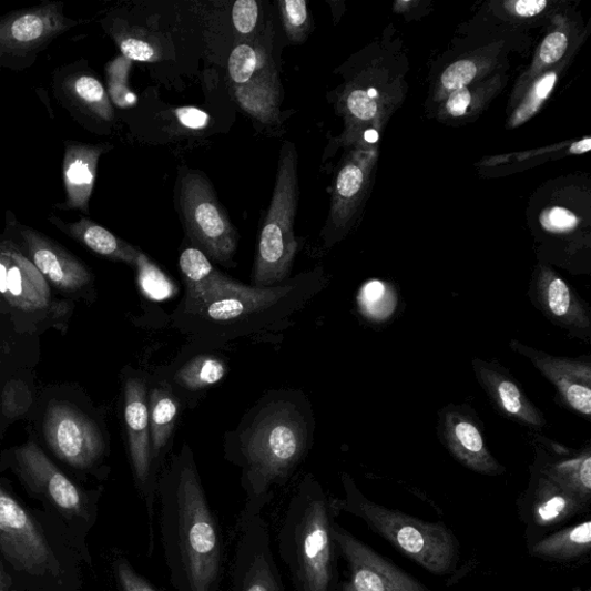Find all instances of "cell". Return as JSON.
I'll use <instances>...</instances> for the list:
<instances>
[{
	"instance_id": "1",
	"label": "cell",
	"mask_w": 591,
	"mask_h": 591,
	"mask_svg": "<svg viewBox=\"0 0 591 591\" xmlns=\"http://www.w3.org/2000/svg\"><path fill=\"white\" fill-rule=\"evenodd\" d=\"M160 532L169 581L175 591H217L222 539L191 450L161 478Z\"/></svg>"
},
{
	"instance_id": "2",
	"label": "cell",
	"mask_w": 591,
	"mask_h": 591,
	"mask_svg": "<svg viewBox=\"0 0 591 591\" xmlns=\"http://www.w3.org/2000/svg\"><path fill=\"white\" fill-rule=\"evenodd\" d=\"M335 509L320 485L307 476L289 501L278 531V552L297 591H337L333 539Z\"/></svg>"
},
{
	"instance_id": "3",
	"label": "cell",
	"mask_w": 591,
	"mask_h": 591,
	"mask_svg": "<svg viewBox=\"0 0 591 591\" xmlns=\"http://www.w3.org/2000/svg\"><path fill=\"white\" fill-rule=\"evenodd\" d=\"M306 445V421L296 407L277 403L262 410L242 446L246 502L241 519L263 514L272 488L283 483L297 467Z\"/></svg>"
},
{
	"instance_id": "4",
	"label": "cell",
	"mask_w": 591,
	"mask_h": 591,
	"mask_svg": "<svg viewBox=\"0 0 591 591\" xmlns=\"http://www.w3.org/2000/svg\"><path fill=\"white\" fill-rule=\"evenodd\" d=\"M317 289L313 274H303L276 287H248L236 296L212 302L196 313L175 315L174 318L176 326L196 342H231L292 316Z\"/></svg>"
},
{
	"instance_id": "5",
	"label": "cell",
	"mask_w": 591,
	"mask_h": 591,
	"mask_svg": "<svg viewBox=\"0 0 591 591\" xmlns=\"http://www.w3.org/2000/svg\"><path fill=\"white\" fill-rule=\"evenodd\" d=\"M345 485L347 499L334 501L335 510H345L360 518L380 538L431 574L444 575L456 569L459 543L445 524L386 509L364 498L349 480H345Z\"/></svg>"
},
{
	"instance_id": "6",
	"label": "cell",
	"mask_w": 591,
	"mask_h": 591,
	"mask_svg": "<svg viewBox=\"0 0 591 591\" xmlns=\"http://www.w3.org/2000/svg\"><path fill=\"white\" fill-rule=\"evenodd\" d=\"M298 203L297 153L293 144L281 150L275 188L261 233L253 285L271 288L285 284L298 243L294 223Z\"/></svg>"
},
{
	"instance_id": "7",
	"label": "cell",
	"mask_w": 591,
	"mask_h": 591,
	"mask_svg": "<svg viewBox=\"0 0 591 591\" xmlns=\"http://www.w3.org/2000/svg\"><path fill=\"white\" fill-rule=\"evenodd\" d=\"M181 207L193 243L215 262L231 263L238 245L237 232L204 174L193 172L183 179Z\"/></svg>"
},
{
	"instance_id": "8",
	"label": "cell",
	"mask_w": 591,
	"mask_h": 591,
	"mask_svg": "<svg viewBox=\"0 0 591 591\" xmlns=\"http://www.w3.org/2000/svg\"><path fill=\"white\" fill-rule=\"evenodd\" d=\"M228 70L243 110L264 124H274L279 114L283 86L271 54L259 44L242 43L233 50Z\"/></svg>"
},
{
	"instance_id": "9",
	"label": "cell",
	"mask_w": 591,
	"mask_h": 591,
	"mask_svg": "<svg viewBox=\"0 0 591 591\" xmlns=\"http://www.w3.org/2000/svg\"><path fill=\"white\" fill-rule=\"evenodd\" d=\"M0 552L19 572H58L59 562L34 519L4 489L0 488Z\"/></svg>"
},
{
	"instance_id": "10",
	"label": "cell",
	"mask_w": 591,
	"mask_h": 591,
	"mask_svg": "<svg viewBox=\"0 0 591 591\" xmlns=\"http://www.w3.org/2000/svg\"><path fill=\"white\" fill-rule=\"evenodd\" d=\"M333 539L349 571L337 591H430L336 522Z\"/></svg>"
},
{
	"instance_id": "11",
	"label": "cell",
	"mask_w": 591,
	"mask_h": 591,
	"mask_svg": "<svg viewBox=\"0 0 591 591\" xmlns=\"http://www.w3.org/2000/svg\"><path fill=\"white\" fill-rule=\"evenodd\" d=\"M43 428L52 452L74 468L88 469L104 454L103 437L94 421L71 406L52 404Z\"/></svg>"
},
{
	"instance_id": "12",
	"label": "cell",
	"mask_w": 591,
	"mask_h": 591,
	"mask_svg": "<svg viewBox=\"0 0 591 591\" xmlns=\"http://www.w3.org/2000/svg\"><path fill=\"white\" fill-rule=\"evenodd\" d=\"M233 591H285L263 514L241 519L233 564Z\"/></svg>"
},
{
	"instance_id": "13",
	"label": "cell",
	"mask_w": 591,
	"mask_h": 591,
	"mask_svg": "<svg viewBox=\"0 0 591 591\" xmlns=\"http://www.w3.org/2000/svg\"><path fill=\"white\" fill-rule=\"evenodd\" d=\"M125 426L129 437L130 457L136 483L142 489L147 503L150 519V548L154 544L153 520L155 486L152 477V442L149 394L142 379L132 378L125 385Z\"/></svg>"
},
{
	"instance_id": "14",
	"label": "cell",
	"mask_w": 591,
	"mask_h": 591,
	"mask_svg": "<svg viewBox=\"0 0 591 591\" xmlns=\"http://www.w3.org/2000/svg\"><path fill=\"white\" fill-rule=\"evenodd\" d=\"M20 473L28 485L45 497L54 508L70 517L88 514L86 498L55 467L35 442H27L14 450Z\"/></svg>"
},
{
	"instance_id": "15",
	"label": "cell",
	"mask_w": 591,
	"mask_h": 591,
	"mask_svg": "<svg viewBox=\"0 0 591 591\" xmlns=\"http://www.w3.org/2000/svg\"><path fill=\"white\" fill-rule=\"evenodd\" d=\"M77 23L55 3L13 12L0 19V53H30Z\"/></svg>"
},
{
	"instance_id": "16",
	"label": "cell",
	"mask_w": 591,
	"mask_h": 591,
	"mask_svg": "<svg viewBox=\"0 0 591 591\" xmlns=\"http://www.w3.org/2000/svg\"><path fill=\"white\" fill-rule=\"evenodd\" d=\"M0 296L23 313L44 312L51 305L49 284L12 243H0Z\"/></svg>"
},
{
	"instance_id": "17",
	"label": "cell",
	"mask_w": 591,
	"mask_h": 591,
	"mask_svg": "<svg viewBox=\"0 0 591 591\" xmlns=\"http://www.w3.org/2000/svg\"><path fill=\"white\" fill-rule=\"evenodd\" d=\"M180 267L186 294L175 315L196 313L212 302L236 296L248 288L216 269L200 248L183 251Z\"/></svg>"
},
{
	"instance_id": "18",
	"label": "cell",
	"mask_w": 591,
	"mask_h": 591,
	"mask_svg": "<svg viewBox=\"0 0 591 591\" xmlns=\"http://www.w3.org/2000/svg\"><path fill=\"white\" fill-rule=\"evenodd\" d=\"M27 258L47 283L63 293H77L92 283V273L58 243L31 228H21Z\"/></svg>"
},
{
	"instance_id": "19",
	"label": "cell",
	"mask_w": 591,
	"mask_h": 591,
	"mask_svg": "<svg viewBox=\"0 0 591 591\" xmlns=\"http://www.w3.org/2000/svg\"><path fill=\"white\" fill-rule=\"evenodd\" d=\"M511 347L532 361L534 368L556 386L562 400L572 410L587 418L590 417L591 367L589 363L550 356L518 342H512Z\"/></svg>"
},
{
	"instance_id": "20",
	"label": "cell",
	"mask_w": 591,
	"mask_h": 591,
	"mask_svg": "<svg viewBox=\"0 0 591 591\" xmlns=\"http://www.w3.org/2000/svg\"><path fill=\"white\" fill-rule=\"evenodd\" d=\"M440 434L450 455L468 469L483 475L502 472L503 469L491 456L481 430L468 415L458 410H442Z\"/></svg>"
},
{
	"instance_id": "21",
	"label": "cell",
	"mask_w": 591,
	"mask_h": 591,
	"mask_svg": "<svg viewBox=\"0 0 591 591\" xmlns=\"http://www.w3.org/2000/svg\"><path fill=\"white\" fill-rule=\"evenodd\" d=\"M473 370L501 412L530 428L541 429L546 426L542 412L530 403L510 375L493 364L478 359L473 360Z\"/></svg>"
},
{
	"instance_id": "22",
	"label": "cell",
	"mask_w": 591,
	"mask_h": 591,
	"mask_svg": "<svg viewBox=\"0 0 591 591\" xmlns=\"http://www.w3.org/2000/svg\"><path fill=\"white\" fill-rule=\"evenodd\" d=\"M534 288L538 302L550 319L569 329H590V313L564 279L552 272H543Z\"/></svg>"
},
{
	"instance_id": "23",
	"label": "cell",
	"mask_w": 591,
	"mask_h": 591,
	"mask_svg": "<svg viewBox=\"0 0 591 591\" xmlns=\"http://www.w3.org/2000/svg\"><path fill=\"white\" fill-rule=\"evenodd\" d=\"M106 146L69 145L64 156L67 207L89 212L98 165Z\"/></svg>"
},
{
	"instance_id": "24",
	"label": "cell",
	"mask_w": 591,
	"mask_h": 591,
	"mask_svg": "<svg viewBox=\"0 0 591 591\" xmlns=\"http://www.w3.org/2000/svg\"><path fill=\"white\" fill-rule=\"evenodd\" d=\"M51 221L65 234L95 252L96 255L135 266L140 249L101 227L94 221L86 217H81L73 223H65L58 217H51Z\"/></svg>"
},
{
	"instance_id": "25",
	"label": "cell",
	"mask_w": 591,
	"mask_h": 591,
	"mask_svg": "<svg viewBox=\"0 0 591 591\" xmlns=\"http://www.w3.org/2000/svg\"><path fill=\"white\" fill-rule=\"evenodd\" d=\"M583 505L548 476L540 478L534 492L533 518L540 526H552L579 512Z\"/></svg>"
},
{
	"instance_id": "26",
	"label": "cell",
	"mask_w": 591,
	"mask_h": 591,
	"mask_svg": "<svg viewBox=\"0 0 591 591\" xmlns=\"http://www.w3.org/2000/svg\"><path fill=\"white\" fill-rule=\"evenodd\" d=\"M591 548V522L560 530L532 547L533 556L556 560H570L588 553Z\"/></svg>"
},
{
	"instance_id": "27",
	"label": "cell",
	"mask_w": 591,
	"mask_h": 591,
	"mask_svg": "<svg viewBox=\"0 0 591 591\" xmlns=\"http://www.w3.org/2000/svg\"><path fill=\"white\" fill-rule=\"evenodd\" d=\"M179 401L171 391L156 388L149 399L152 457L157 459L171 439L179 416Z\"/></svg>"
},
{
	"instance_id": "28",
	"label": "cell",
	"mask_w": 591,
	"mask_h": 591,
	"mask_svg": "<svg viewBox=\"0 0 591 591\" xmlns=\"http://www.w3.org/2000/svg\"><path fill=\"white\" fill-rule=\"evenodd\" d=\"M546 476L573 495L582 505L591 496V456L590 449L569 460H561L546 469Z\"/></svg>"
},
{
	"instance_id": "29",
	"label": "cell",
	"mask_w": 591,
	"mask_h": 591,
	"mask_svg": "<svg viewBox=\"0 0 591 591\" xmlns=\"http://www.w3.org/2000/svg\"><path fill=\"white\" fill-rule=\"evenodd\" d=\"M65 86L68 95L77 105L103 121L114 120V109L96 78L86 74L71 77Z\"/></svg>"
},
{
	"instance_id": "30",
	"label": "cell",
	"mask_w": 591,
	"mask_h": 591,
	"mask_svg": "<svg viewBox=\"0 0 591 591\" xmlns=\"http://www.w3.org/2000/svg\"><path fill=\"white\" fill-rule=\"evenodd\" d=\"M227 375L224 361L212 355L193 358L177 373L176 381L192 390L203 389L221 381Z\"/></svg>"
},
{
	"instance_id": "31",
	"label": "cell",
	"mask_w": 591,
	"mask_h": 591,
	"mask_svg": "<svg viewBox=\"0 0 591 591\" xmlns=\"http://www.w3.org/2000/svg\"><path fill=\"white\" fill-rule=\"evenodd\" d=\"M137 271V284L143 294L154 302H163L177 294L174 281L169 278L142 251L134 266Z\"/></svg>"
},
{
	"instance_id": "32",
	"label": "cell",
	"mask_w": 591,
	"mask_h": 591,
	"mask_svg": "<svg viewBox=\"0 0 591 591\" xmlns=\"http://www.w3.org/2000/svg\"><path fill=\"white\" fill-rule=\"evenodd\" d=\"M361 313L374 320L388 318L396 308V296L381 281H370L359 293Z\"/></svg>"
},
{
	"instance_id": "33",
	"label": "cell",
	"mask_w": 591,
	"mask_h": 591,
	"mask_svg": "<svg viewBox=\"0 0 591 591\" xmlns=\"http://www.w3.org/2000/svg\"><path fill=\"white\" fill-rule=\"evenodd\" d=\"M285 31L291 41L300 43L308 32V12L305 0H285L279 2Z\"/></svg>"
},
{
	"instance_id": "34",
	"label": "cell",
	"mask_w": 591,
	"mask_h": 591,
	"mask_svg": "<svg viewBox=\"0 0 591 591\" xmlns=\"http://www.w3.org/2000/svg\"><path fill=\"white\" fill-rule=\"evenodd\" d=\"M130 68L131 61L125 58L115 61L109 68L110 94L112 100L122 108L132 106L137 101L126 84Z\"/></svg>"
},
{
	"instance_id": "35",
	"label": "cell",
	"mask_w": 591,
	"mask_h": 591,
	"mask_svg": "<svg viewBox=\"0 0 591 591\" xmlns=\"http://www.w3.org/2000/svg\"><path fill=\"white\" fill-rule=\"evenodd\" d=\"M557 81L556 73H549L541 78L537 84H534L527 101L518 109L516 116L513 118V124L519 125L530 119L534 112H537L542 103L548 99L554 83Z\"/></svg>"
},
{
	"instance_id": "36",
	"label": "cell",
	"mask_w": 591,
	"mask_h": 591,
	"mask_svg": "<svg viewBox=\"0 0 591 591\" xmlns=\"http://www.w3.org/2000/svg\"><path fill=\"white\" fill-rule=\"evenodd\" d=\"M115 575L120 591H159L146 578L140 575L125 558L120 557L115 561Z\"/></svg>"
},
{
	"instance_id": "37",
	"label": "cell",
	"mask_w": 591,
	"mask_h": 591,
	"mask_svg": "<svg viewBox=\"0 0 591 591\" xmlns=\"http://www.w3.org/2000/svg\"><path fill=\"white\" fill-rule=\"evenodd\" d=\"M259 18L258 3L255 0H238L233 10V21L236 31L247 35L255 31Z\"/></svg>"
},
{
	"instance_id": "38",
	"label": "cell",
	"mask_w": 591,
	"mask_h": 591,
	"mask_svg": "<svg viewBox=\"0 0 591 591\" xmlns=\"http://www.w3.org/2000/svg\"><path fill=\"white\" fill-rule=\"evenodd\" d=\"M378 96L375 89L365 91H355L348 98V109L351 114L360 121L373 120L378 110L375 99Z\"/></svg>"
},
{
	"instance_id": "39",
	"label": "cell",
	"mask_w": 591,
	"mask_h": 591,
	"mask_svg": "<svg viewBox=\"0 0 591 591\" xmlns=\"http://www.w3.org/2000/svg\"><path fill=\"white\" fill-rule=\"evenodd\" d=\"M477 73L476 65L470 61H460L450 65L442 74L441 82L448 91L463 89Z\"/></svg>"
},
{
	"instance_id": "40",
	"label": "cell",
	"mask_w": 591,
	"mask_h": 591,
	"mask_svg": "<svg viewBox=\"0 0 591 591\" xmlns=\"http://www.w3.org/2000/svg\"><path fill=\"white\" fill-rule=\"evenodd\" d=\"M121 51L125 59L136 62H156L159 53L156 49L145 40L126 37L120 42Z\"/></svg>"
},
{
	"instance_id": "41",
	"label": "cell",
	"mask_w": 591,
	"mask_h": 591,
	"mask_svg": "<svg viewBox=\"0 0 591 591\" xmlns=\"http://www.w3.org/2000/svg\"><path fill=\"white\" fill-rule=\"evenodd\" d=\"M364 181L361 169L355 164L346 165L337 176L336 193L342 200L348 201L359 192Z\"/></svg>"
},
{
	"instance_id": "42",
	"label": "cell",
	"mask_w": 591,
	"mask_h": 591,
	"mask_svg": "<svg viewBox=\"0 0 591 591\" xmlns=\"http://www.w3.org/2000/svg\"><path fill=\"white\" fill-rule=\"evenodd\" d=\"M543 227L552 233H564L577 227V216L565 208L553 207L541 216Z\"/></svg>"
},
{
	"instance_id": "43",
	"label": "cell",
	"mask_w": 591,
	"mask_h": 591,
	"mask_svg": "<svg viewBox=\"0 0 591 591\" xmlns=\"http://www.w3.org/2000/svg\"><path fill=\"white\" fill-rule=\"evenodd\" d=\"M567 49V35L562 33H552L543 41L540 58L546 64H554L565 54Z\"/></svg>"
},
{
	"instance_id": "44",
	"label": "cell",
	"mask_w": 591,
	"mask_h": 591,
	"mask_svg": "<svg viewBox=\"0 0 591 591\" xmlns=\"http://www.w3.org/2000/svg\"><path fill=\"white\" fill-rule=\"evenodd\" d=\"M179 122L192 130H203L210 125V116L202 109L183 106L175 110Z\"/></svg>"
},
{
	"instance_id": "45",
	"label": "cell",
	"mask_w": 591,
	"mask_h": 591,
	"mask_svg": "<svg viewBox=\"0 0 591 591\" xmlns=\"http://www.w3.org/2000/svg\"><path fill=\"white\" fill-rule=\"evenodd\" d=\"M471 96L469 91L463 88L450 94L447 101V110L454 118H461L470 104Z\"/></svg>"
},
{
	"instance_id": "46",
	"label": "cell",
	"mask_w": 591,
	"mask_h": 591,
	"mask_svg": "<svg viewBox=\"0 0 591 591\" xmlns=\"http://www.w3.org/2000/svg\"><path fill=\"white\" fill-rule=\"evenodd\" d=\"M548 7L547 0H520L516 3V12L523 18L540 14Z\"/></svg>"
},
{
	"instance_id": "47",
	"label": "cell",
	"mask_w": 591,
	"mask_h": 591,
	"mask_svg": "<svg viewBox=\"0 0 591 591\" xmlns=\"http://www.w3.org/2000/svg\"><path fill=\"white\" fill-rule=\"evenodd\" d=\"M11 584V578L7 573L2 560H0V591H12Z\"/></svg>"
},
{
	"instance_id": "48",
	"label": "cell",
	"mask_w": 591,
	"mask_h": 591,
	"mask_svg": "<svg viewBox=\"0 0 591 591\" xmlns=\"http://www.w3.org/2000/svg\"><path fill=\"white\" fill-rule=\"evenodd\" d=\"M591 150V139L587 137L584 140H581V142L575 143L571 147V153L573 154H582L587 153Z\"/></svg>"
},
{
	"instance_id": "49",
	"label": "cell",
	"mask_w": 591,
	"mask_h": 591,
	"mask_svg": "<svg viewBox=\"0 0 591 591\" xmlns=\"http://www.w3.org/2000/svg\"><path fill=\"white\" fill-rule=\"evenodd\" d=\"M588 591H590V590H588Z\"/></svg>"
}]
</instances>
